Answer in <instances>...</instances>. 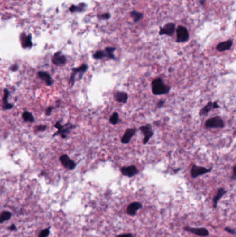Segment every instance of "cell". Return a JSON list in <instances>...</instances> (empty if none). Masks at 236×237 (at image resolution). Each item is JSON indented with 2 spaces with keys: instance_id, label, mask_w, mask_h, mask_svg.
<instances>
[{
  "instance_id": "obj_1",
  "label": "cell",
  "mask_w": 236,
  "mask_h": 237,
  "mask_svg": "<svg viewBox=\"0 0 236 237\" xmlns=\"http://www.w3.org/2000/svg\"><path fill=\"white\" fill-rule=\"evenodd\" d=\"M170 89L171 87L165 85L161 78H155L152 82V90L154 95L165 94L170 92Z\"/></svg>"
},
{
  "instance_id": "obj_2",
  "label": "cell",
  "mask_w": 236,
  "mask_h": 237,
  "mask_svg": "<svg viewBox=\"0 0 236 237\" xmlns=\"http://www.w3.org/2000/svg\"><path fill=\"white\" fill-rule=\"evenodd\" d=\"M87 69H88V66L86 64H83L80 67L72 69V73L69 79L70 85L72 87L74 86L75 81H76V77H78V80H80L83 78V74L87 72Z\"/></svg>"
},
{
  "instance_id": "obj_3",
  "label": "cell",
  "mask_w": 236,
  "mask_h": 237,
  "mask_svg": "<svg viewBox=\"0 0 236 237\" xmlns=\"http://www.w3.org/2000/svg\"><path fill=\"white\" fill-rule=\"evenodd\" d=\"M55 127H56L58 131L56 133L54 134L53 137H55L58 135V134H60L62 139H65L67 136V134L69 133L70 130H71L73 128L74 126L73 125L71 124H65V125H62L61 124V121H58L56 124H55Z\"/></svg>"
},
{
  "instance_id": "obj_4",
  "label": "cell",
  "mask_w": 236,
  "mask_h": 237,
  "mask_svg": "<svg viewBox=\"0 0 236 237\" xmlns=\"http://www.w3.org/2000/svg\"><path fill=\"white\" fill-rule=\"evenodd\" d=\"M224 126V123L220 116L210 118L206 121V127L208 128H222Z\"/></svg>"
},
{
  "instance_id": "obj_5",
  "label": "cell",
  "mask_w": 236,
  "mask_h": 237,
  "mask_svg": "<svg viewBox=\"0 0 236 237\" xmlns=\"http://www.w3.org/2000/svg\"><path fill=\"white\" fill-rule=\"evenodd\" d=\"M189 39L188 29L183 26H179L177 29V42H185Z\"/></svg>"
},
{
  "instance_id": "obj_6",
  "label": "cell",
  "mask_w": 236,
  "mask_h": 237,
  "mask_svg": "<svg viewBox=\"0 0 236 237\" xmlns=\"http://www.w3.org/2000/svg\"><path fill=\"white\" fill-rule=\"evenodd\" d=\"M183 230L186 232L193 233L194 235L199 236L201 237H206L209 235V232L208 230H206V228H196V227H191L189 226H186L183 227Z\"/></svg>"
},
{
  "instance_id": "obj_7",
  "label": "cell",
  "mask_w": 236,
  "mask_h": 237,
  "mask_svg": "<svg viewBox=\"0 0 236 237\" xmlns=\"http://www.w3.org/2000/svg\"><path fill=\"white\" fill-rule=\"evenodd\" d=\"M60 161L62 166L67 170H74L76 166V164L69 158L67 155H62L60 157Z\"/></svg>"
},
{
  "instance_id": "obj_8",
  "label": "cell",
  "mask_w": 236,
  "mask_h": 237,
  "mask_svg": "<svg viewBox=\"0 0 236 237\" xmlns=\"http://www.w3.org/2000/svg\"><path fill=\"white\" fill-rule=\"evenodd\" d=\"M211 169H212L211 168L208 169L205 167H202V166L193 165L191 171V176L193 178H196L197 177L200 176V175L207 173L211 171Z\"/></svg>"
},
{
  "instance_id": "obj_9",
  "label": "cell",
  "mask_w": 236,
  "mask_h": 237,
  "mask_svg": "<svg viewBox=\"0 0 236 237\" xmlns=\"http://www.w3.org/2000/svg\"><path fill=\"white\" fill-rule=\"evenodd\" d=\"M139 130L142 132V133L144 135V139L143 143H144V144H146L154 134V132L152 130V128H151L150 125H146L141 126L139 128Z\"/></svg>"
},
{
  "instance_id": "obj_10",
  "label": "cell",
  "mask_w": 236,
  "mask_h": 237,
  "mask_svg": "<svg viewBox=\"0 0 236 237\" xmlns=\"http://www.w3.org/2000/svg\"><path fill=\"white\" fill-rule=\"evenodd\" d=\"M121 172L125 176L132 177L137 174L138 169L135 165H131L129 166H123L121 169Z\"/></svg>"
},
{
  "instance_id": "obj_11",
  "label": "cell",
  "mask_w": 236,
  "mask_h": 237,
  "mask_svg": "<svg viewBox=\"0 0 236 237\" xmlns=\"http://www.w3.org/2000/svg\"><path fill=\"white\" fill-rule=\"evenodd\" d=\"M66 57L60 51L56 53L52 58V63L56 66L63 65L66 63Z\"/></svg>"
},
{
  "instance_id": "obj_12",
  "label": "cell",
  "mask_w": 236,
  "mask_h": 237,
  "mask_svg": "<svg viewBox=\"0 0 236 237\" xmlns=\"http://www.w3.org/2000/svg\"><path fill=\"white\" fill-rule=\"evenodd\" d=\"M174 29H175V24L174 23H168L165 24L164 27H162L159 31L160 35H167V36H173Z\"/></svg>"
},
{
  "instance_id": "obj_13",
  "label": "cell",
  "mask_w": 236,
  "mask_h": 237,
  "mask_svg": "<svg viewBox=\"0 0 236 237\" xmlns=\"http://www.w3.org/2000/svg\"><path fill=\"white\" fill-rule=\"evenodd\" d=\"M136 128H128L126 130L124 135L121 138V142L124 144H127L130 142L131 139L132 138V137L135 135L136 133Z\"/></svg>"
},
{
  "instance_id": "obj_14",
  "label": "cell",
  "mask_w": 236,
  "mask_h": 237,
  "mask_svg": "<svg viewBox=\"0 0 236 237\" xmlns=\"http://www.w3.org/2000/svg\"><path fill=\"white\" fill-rule=\"evenodd\" d=\"M142 207V204L139 202H134L129 204V206L127 208V213L130 216H135L137 212V211L139 210Z\"/></svg>"
},
{
  "instance_id": "obj_15",
  "label": "cell",
  "mask_w": 236,
  "mask_h": 237,
  "mask_svg": "<svg viewBox=\"0 0 236 237\" xmlns=\"http://www.w3.org/2000/svg\"><path fill=\"white\" fill-rule=\"evenodd\" d=\"M37 75L40 79H42V81H44L46 83V84L48 86H52V84L54 83L53 79H52L51 76L49 74V73L46 72H43V71H40L38 73H37Z\"/></svg>"
},
{
  "instance_id": "obj_16",
  "label": "cell",
  "mask_w": 236,
  "mask_h": 237,
  "mask_svg": "<svg viewBox=\"0 0 236 237\" xmlns=\"http://www.w3.org/2000/svg\"><path fill=\"white\" fill-rule=\"evenodd\" d=\"M233 45V40H229L225 42H222L218 44L216 46V49L220 52H223L229 50L231 48Z\"/></svg>"
},
{
  "instance_id": "obj_17",
  "label": "cell",
  "mask_w": 236,
  "mask_h": 237,
  "mask_svg": "<svg viewBox=\"0 0 236 237\" xmlns=\"http://www.w3.org/2000/svg\"><path fill=\"white\" fill-rule=\"evenodd\" d=\"M21 42L23 48H31L33 46V43L31 41V36L30 35H26L24 33L22 34L21 36Z\"/></svg>"
},
{
  "instance_id": "obj_18",
  "label": "cell",
  "mask_w": 236,
  "mask_h": 237,
  "mask_svg": "<svg viewBox=\"0 0 236 237\" xmlns=\"http://www.w3.org/2000/svg\"><path fill=\"white\" fill-rule=\"evenodd\" d=\"M115 100L118 103H125L127 101L128 95L126 92H117L114 94Z\"/></svg>"
},
{
  "instance_id": "obj_19",
  "label": "cell",
  "mask_w": 236,
  "mask_h": 237,
  "mask_svg": "<svg viewBox=\"0 0 236 237\" xmlns=\"http://www.w3.org/2000/svg\"><path fill=\"white\" fill-rule=\"evenodd\" d=\"M4 98H3V110H6L12 109L13 105L12 104L8 103V95H9L8 90L7 89H4Z\"/></svg>"
},
{
  "instance_id": "obj_20",
  "label": "cell",
  "mask_w": 236,
  "mask_h": 237,
  "mask_svg": "<svg viewBox=\"0 0 236 237\" xmlns=\"http://www.w3.org/2000/svg\"><path fill=\"white\" fill-rule=\"evenodd\" d=\"M226 193V191L224 188H220L219 190H218L217 192V194L215 195V197L213 198V207L214 208H216L217 206V203L219 200L221 199L223 195L225 194Z\"/></svg>"
},
{
  "instance_id": "obj_21",
  "label": "cell",
  "mask_w": 236,
  "mask_h": 237,
  "mask_svg": "<svg viewBox=\"0 0 236 237\" xmlns=\"http://www.w3.org/2000/svg\"><path fill=\"white\" fill-rule=\"evenodd\" d=\"M213 108V103L211 101L208 102V103L206 104L204 107L202 109H201L200 111V115H206V114H208L210 111L211 110L212 108Z\"/></svg>"
},
{
  "instance_id": "obj_22",
  "label": "cell",
  "mask_w": 236,
  "mask_h": 237,
  "mask_svg": "<svg viewBox=\"0 0 236 237\" xmlns=\"http://www.w3.org/2000/svg\"><path fill=\"white\" fill-rule=\"evenodd\" d=\"M116 50V49L114 47H107L105 50V57H107L109 59H112V60H116L115 55L114 54V52Z\"/></svg>"
},
{
  "instance_id": "obj_23",
  "label": "cell",
  "mask_w": 236,
  "mask_h": 237,
  "mask_svg": "<svg viewBox=\"0 0 236 237\" xmlns=\"http://www.w3.org/2000/svg\"><path fill=\"white\" fill-rule=\"evenodd\" d=\"M22 118H23V119H24V121L28 122V123H31V124L33 123L35 121L33 115H32L31 112H28V111H26V112H24V113L22 114Z\"/></svg>"
},
{
  "instance_id": "obj_24",
  "label": "cell",
  "mask_w": 236,
  "mask_h": 237,
  "mask_svg": "<svg viewBox=\"0 0 236 237\" xmlns=\"http://www.w3.org/2000/svg\"><path fill=\"white\" fill-rule=\"evenodd\" d=\"M130 16L133 18L134 22H137L140 21V20L143 18V16H144V15H143L142 13L137 12V11H132V12H131Z\"/></svg>"
},
{
  "instance_id": "obj_25",
  "label": "cell",
  "mask_w": 236,
  "mask_h": 237,
  "mask_svg": "<svg viewBox=\"0 0 236 237\" xmlns=\"http://www.w3.org/2000/svg\"><path fill=\"white\" fill-rule=\"evenodd\" d=\"M86 5L81 4L79 6H75V5H72L71 7L69 8V11L71 12L74 13V12H77V11H82L84 9V7H85Z\"/></svg>"
},
{
  "instance_id": "obj_26",
  "label": "cell",
  "mask_w": 236,
  "mask_h": 237,
  "mask_svg": "<svg viewBox=\"0 0 236 237\" xmlns=\"http://www.w3.org/2000/svg\"><path fill=\"white\" fill-rule=\"evenodd\" d=\"M118 121H119L118 114L117 112H114L112 114V115L110 116L109 122L113 125H116V124H118Z\"/></svg>"
},
{
  "instance_id": "obj_27",
  "label": "cell",
  "mask_w": 236,
  "mask_h": 237,
  "mask_svg": "<svg viewBox=\"0 0 236 237\" xmlns=\"http://www.w3.org/2000/svg\"><path fill=\"white\" fill-rule=\"evenodd\" d=\"M11 217V213L9 212H4L2 213L1 214V219H0V221L1 223H3L4 221L9 220Z\"/></svg>"
},
{
  "instance_id": "obj_28",
  "label": "cell",
  "mask_w": 236,
  "mask_h": 237,
  "mask_svg": "<svg viewBox=\"0 0 236 237\" xmlns=\"http://www.w3.org/2000/svg\"><path fill=\"white\" fill-rule=\"evenodd\" d=\"M93 57L97 60L103 59V58L105 57V51H98L95 53Z\"/></svg>"
},
{
  "instance_id": "obj_29",
  "label": "cell",
  "mask_w": 236,
  "mask_h": 237,
  "mask_svg": "<svg viewBox=\"0 0 236 237\" xmlns=\"http://www.w3.org/2000/svg\"><path fill=\"white\" fill-rule=\"evenodd\" d=\"M49 233H50V231H49V228H47V229H45L42 230L40 232V235H38V237H47L49 235Z\"/></svg>"
},
{
  "instance_id": "obj_30",
  "label": "cell",
  "mask_w": 236,
  "mask_h": 237,
  "mask_svg": "<svg viewBox=\"0 0 236 237\" xmlns=\"http://www.w3.org/2000/svg\"><path fill=\"white\" fill-rule=\"evenodd\" d=\"M98 17H99V18H101V19L107 20L110 17V15L109 13H104V14H102V15H98Z\"/></svg>"
},
{
  "instance_id": "obj_31",
  "label": "cell",
  "mask_w": 236,
  "mask_h": 237,
  "mask_svg": "<svg viewBox=\"0 0 236 237\" xmlns=\"http://www.w3.org/2000/svg\"><path fill=\"white\" fill-rule=\"evenodd\" d=\"M224 230H225L226 232H229V233H230V234H231V235H235V234H236L235 230L231 229V228L230 227H225V228H224Z\"/></svg>"
},
{
  "instance_id": "obj_32",
  "label": "cell",
  "mask_w": 236,
  "mask_h": 237,
  "mask_svg": "<svg viewBox=\"0 0 236 237\" xmlns=\"http://www.w3.org/2000/svg\"><path fill=\"white\" fill-rule=\"evenodd\" d=\"M36 129L37 131H45L46 129V125H39V126H37L36 128Z\"/></svg>"
},
{
  "instance_id": "obj_33",
  "label": "cell",
  "mask_w": 236,
  "mask_h": 237,
  "mask_svg": "<svg viewBox=\"0 0 236 237\" xmlns=\"http://www.w3.org/2000/svg\"><path fill=\"white\" fill-rule=\"evenodd\" d=\"M53 109H54L53 107H51V106L48 107L47 109L46 110V115H47V116L50 115L52 112V111H53Z\"/></svg>"
},
{
  "instance_id": "obj_34",
  "label": "cell",
  "mask_w": 236,
  "mask_h": 237,
  "mask_svg": "<svg viewBox=\"0 0 236 237\" xmlns=\"http://www.w3.org/2000/svg\"><path fill=\"white\" fill-rule=\"evenodd\" d=\"M232 180H236V165L234 167V170H233V175L231 176Z\"/></svg>"
},
{
  "instance_id": "obj_35",
  "label": "cell",
  "mask_w": 236,
  "mask_h": 237,
  "mask_svg": "<svg viewBox=\"0 0 236 237\" xmlns=\"http://www.w3.org/2000/svg\"><path fill=\"white\" fill-rule=\"evenodd\" d=\"M10 69L13 72H15V71H17V69H18V65H17V64H15V65H12L10 67Z\"/></svg>"
},
{
  "instance_id": "obj_36",
  "label": "cell",
  "mask_w": 236,
  "mask_h": 237,
  "mask_svg": "<svg viewBox=\"0 0 236 237\" xmlns=\"http://www.w3.org/2000/svg\"><path fill=\"white\" fill-rule=\"evenodd\" d=\"M117 237H133L132 234H123V235H118Z\"/></svg>"
},
{
  "instance_id": "obj_37",
  "label": "cell",
  "mask_w": 236,
  "mask_h": 237,
  "mask_svg": "<svg viewBox=\"0 0 236 237\" xmlns=\"http://www.w3.org/2000/svg\"><path fill=\"white\" fill-rule=\"evenodd\" d=\"M164 103H165V101H163V100L160 101L158 103V104H157V108H161L163 105H164Z\"/></svg>"
},
{
  "instance_id": "obj_38",
  "label": "cell",
  "mask_w": 236,
  "mask_h": 237,
  "mask_svg": "<svg viewBox=\"0 0 236 237\" xmlns=\"http://www.w3.org/2000/svg\"><path fill=\"white\" fill-rule=\"evenodd\" d=\"M220 108V105L217 104V102H214L213 103V108H215V109H216V108Z\"/></svg>"
},
{
  "instance_id": "obj_39",
  "label": "cell",
  "mask_w": 236,
  "mask_h": 237,
  "mask_svg": "<svg viewBox=\"0 0 236 237\" xmlns=\"http://www.w3.org/2000/svg\"><path fill=\"white\" fill-rule=\"evenodd\" d=\"M9 229H10V230H16V227H15V225H11V226L9 227Z\"/></svg>"
},
{
  "instance_id": "obj_40",
  "label": "cell",
  "mask_w": 236,
  "mask_h": 237,
  "mask_svg": "<svg viewBox=\"0 0 236 237\" xmlns=\"http://www.w3.org/2000/svg\"><path fill=\"white\" fill-rule=\"evenodd\" d=\"M205 3H206L205 0H201V1H200V4L201 5H204Z\"/></svg>"
}]
</instances>
